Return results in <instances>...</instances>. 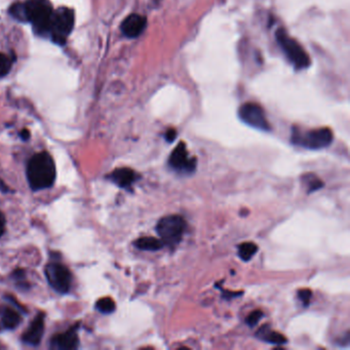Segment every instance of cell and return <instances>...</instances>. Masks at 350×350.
I'll use <instances>...</instances> for the list:
<instances>
[{"label":"cell","instance_id":"cell-1","mask_svg":"<svg viewBox=\"0 0 350 350\" xmlns=\"http://www.w3.org/2000/svg\"><path fill=\"white\" fill-rule=\"evenodd\" d=\"M27 181L33 191L49 188L56 181V165L47 152L33 155L27 165Z\"/></svg>","mask_w":350,"mask_h":350},{"label":"cell","instance_id":"cell-2","mask_svg":"<svg viewBox=\"0 0 350 350\" xmlns=\"http://www.w3.org/2000/svg\"><path fill=\"white\" fill-rule=\"evenodd\" d=\"M25 8L27 21L32 23L36 33L41 35L49 33L53 10L48 0H29Z\"/></svg>","mask_w":350,"mask_h":350},{"label":"cell","instance_id":"cell-3","mask_svg":"<svg viewBox=\"0 0 350 350\" xmlns=\"http://www.w3.org/2000/svg\"><path fill=\"white\" fill-rule=\"evenodd\" d=\"M277 43L282 48L289 62L298 70L306 69L310 65V58L302 45L290 37L284 29H279L275 34Z\"/></svg>","mask_w":350,"mask_h":350},{"label":"cell","instance_id":"cell-4","mask_svg":"<svg viewBox=\"0 0 350 350\" xmlns=\"http://www.w3.org/2000/svg\"><path fill=\"white\" fill-rule=\"evenodd\" d=\"M333 132L328 127L301 131L294 128L292 133V143L306 149L318 150L330 146L333 142Z\"/></svg>","mask_w":350,"mask_h":350},{"label":"cell","instance_id":"cell-5","mask_svg":"<svg viewBox=\"0 0 350 350\" xmlns=\"http://www.w3.org/2000/svg\"><path fill=\"white\" fill-rule=\"evenodd\" d=\"M74 12L71 9L61 8L52 12L49 33L53 42L64 44L74 26Z\"/></svg>","mask_w":350,"mask_h":350},{"label":"cell","instance_id":"cell-6","mask_svg":"<svg viewBox=\"0 0 350 350\" xmlns=\"http://www.w3.org/2000/svg\"><path fill=\"white\" fill-rule=\"evenodd\" d=\"M186 223L181 216L170 215L161 218L156 225V232L164 245L175 247L181 241Z\"/></svg>","mask_w":350,"mask_h":350},{"label":"cell","instance_id":"cell-7","mask_svg":"<svg viewBox=\"0 0 350 350\" xmlns=\"http://www.w3.org/2000/svg\"><path fill=\"white\" fill-rule=\"evenodd\" d=\"M45 276L49 286L60 294H67L72 285V274L61 263H49L45 267Z\"/></svg>","mask_w":350,"mask_h":350},{"label":"cell","instance_id":"cell-8","mask_svg":"<svg viewBox=\"0 0 350 350\" xmlns=\"http://www.w3.org/2000/svg\"><path fill=\"white\" fill-rule=\"evenodd\" d=\"M238 115L241 121L249 126L263 131L270 130V124L263 108L256 103H246L241 105L238 110Z\"/></svg>","mask_w":350,"mask_h":350},{"label":"cell","instance_id":"cell-9","mask_svg":"<svg viewBox=\"0 0 350 350\" xmlns=\"http://www.w3.org/2000/svg\"><path fill=\"white\" fill-rule=\"evenodd\" d=\"M170 167L181 173H193L196 168V159L190 157L186 148V145L181 142L172 152L169 158Z\"/></svg>","mask_w":350,"mask_h":350},{"label":"cell","instance_id":"cell-10","mask_svg":"<svg viewBox=\"0 0 350 350\" xmlns=\"http://www.w3.org/2000/svg\"><path fill=\"white\" fill-rule=\"evenodd\" d=\"M79 324L73 325L71 328L64 333L57 334L50 339V347L58 350H70L76 349L79 345L78 338Z\"/></svg>","mask_w":350,"mask_h":350},{"label":"cell","instance_id":"cell-11","mask_svg":"<svg viewBox=\"0 0 350 350\" xmlns=\"http://www.w3.org/2000/svg\"><path fill=\"white\" fill-rule=\"evenodd\" d=\"M44 333V313L40 312L32 320L29 328L24 332L22 341L30 346H37L40 344Z\"/></svg>","mask_w":350,"mask_h":350},{"label":"cell","instance_id":"cell-12","mask_svg":"<svg viewBox=\"0 0 350 350\" xmlns=\"http://www.w3.org/2000/svg\"><path fill=\"white\" fill-rule=\"evenodd\" d=\"M147 25V19L144 16L131 14L125 18L121 24V31L128 38H136L141 35Z\"/></svg>","mask_w":350,"mask_h":350},{"label":"cell","instance_id":"cell-13","mask_svg":"<svg viewBox=\"0 0 350 350\" xmlns=\"http://www.w3.org/2000/svg\"><path fill=\"white\" fill-rule=\"evenodd\" d=\"M108 178L118 187L128 188L138 180L139 177H138V174L131 169L122 168V169H116L115 171H113L109 175Z\"/></svg>","mask_w":350,"mask_h":350},{"label":"cell","instance_id":"cell-14","mask_svg":"<svg viewBox=\"0 0 350 350\" xmlns=\"http://www.w3.org/2000/svg\"><path fill=\"white\" fill-rule=\"evenodd\" d=\"M257 338H259L262 341H265L270 344L274 345H283L287 343V338L283 336L281 333H277L273 330H271L268 326H263L258 332H257Z\"/></svg>","mask_w":350,"mask_h":350},{"label":"cell","instance_id":"cell-15","mask_svg":"<svg viewBox=\"0 0 350 350\" xmlns=\"http://www.w3.org/2000/svg\"><path fill=\"white\" fill-rule=\"evenodd\" d=\"M22 321V317L18 311L12 308H5L2 316V327L5 330H14Z\"/></svg>","mask_w":350,"mask_h":350},{"label":"cell","instance_id":"cell-16","mask_svg":"<svg viewBox=\"0 0 350 350\" xmlns=\"http://www.w3.org/2000/svg\"><path fill=\"white\" fill-rule=\"evenodd\" d=\"M133 245L139 250L150 251V252L158 251L164 247L163 241L155 238V237H141V238L137 239L133 243Z\"/></svg>","mask_w":350,"mask_h":350},{"label":"cell","instance_id":"cell-17","mask_svg":"<svg viewBox=\"0 0 350 350\" xmlns=\"http://www.w3.org/2000/svg\"><path fill=\"white\" fill-rule=\"evenodd\" d=\"M257 251L258 247L254 243H244L238 246V256L243 261L251 260Z\"/></svg>","mask_w":350,"mask_h":350},{"label":"cell","instance_id":"cell-18","mask_svg":"<svg viewBox=\"0 0 350 350\" xmlns=\"http://www.w3.org/2000/svg\"><path fill=\"white\" fill-rule=\"evenodd\" d=\"M96 308L104 314H110L115 310V303L111 298H102L97 301Z\"/></svg>","mask_w":350,"mask_h":350},{"label":"cell","instance_id":"cell-19","mask_svg":"<svg viewBox=\"0 0 350 350\" xmlns=\"http://www.w3.org/2000/svg\"><path fill=\"white\" fill-rule=\"evenodd\" d=\"M10 12H11L12 16L15 17L17 20L22 21V22H26L27 21L25 4H16V5H14L11 8Z\"/></svg>","mask_w":350,"mask_h":350},{"label":"cell","instance_id":"cell-20","mask_svg":"<svg viewBox=\"0 0 350 350\" xmlns=\"http://www.w3.org/2000/svg\"><path fill=\"white\" fill-rule=\"evenodd\" d=\"M12 67V60L5 53L0 52V76L7 75Z\"/></svg>","mask_w":350,"mask_h":350},{"label":"cell","instance_id":"cell-21","mask_svg":"<svg viewBox=\"0 0 350 350\" xmlns=\"http://www.w3.org/2000/svg\"><path fill=\"white\" fill-rule=\"evenodd\" d=\"M308 178H306L307 180V186H308V192L311 193L313 191H316L318 189H320L324 186V183L316 177H312V175H307Z\"/></svg>","mask_w":350,"mask_h":350},{"label":"cell","instance_id":"cell-22","mask_svg":"<svg viewBox=\"0 0 350 350\" xmlns=\"http://www.w3.org/2000/svg\"><path fill=\"white\" fill-rule=\"evenodd\" d=\"M262 316H263V312L260 310H256L249 315V317L247 318V324L250 327H254L259 322V320L261 319Z\"/></svg>","mask_w":350,"mask_h":350},{"label":"cell","instance_id":"cell-23","mask_svg":"<svg viewBox=\"0 0 350 350\" xmlns=\"http://www.w3.org/2000/svg\"><path fill=\"white\" fill-rule=\"evenodd\" d=\"M311 291L310 290H301L298 293V296L300 298V300L302 301V303L304 304V306H308L310 303V298H311Z\"/></svg>","mask_w":350,"mask_h":350},{"label":"cell","instance_id":"cell-24","mask_svg":"<svg viewBox=\"0 0 350 350\" xmlns=\"http://www.w3.org/2000/svg\"><path fill=\"white\" fill-rule=\"evenodd\" d=\"M176 137H177V131H176V129H174V128L168 129L167 132H166V134H165V138H166V140H167V142H169V143L174 142V141H175V139H176Z\"/></svg>","mask_w":350,"mask_h":350},{"label":"cell","instance_id":"cell-25","mask_svg":"<svg viewBox=\"0 0 350 350\" xmlns=\"http://www.w3.org/2000/svg\"><path fill=\"white\" fill-rule=\"evenodd\" d=\"M5 232H6V217L2 212H0V237L4 235Z\"/></svg>","mask_w":350,"mask_h":350},{"label":"cell","instance_id":"cell-26","mask_svg":"<svg viewBox=\"0 0 350 350\" xmlns=\"http://www.w3.org/2000/svg\"><path fill=\"white\" fill-rule=\"evenodd\" d=\"M20 136H21L22 140H24V141H27V140H29V138H30V131L28 129H23L20 132Z\"/></svg>","mask_w":350,"mask_h":350},{"label":"cell","instance_id":"cell-27","mask_svg":"<svg viewBox=\"0 0 350 350\" xmlns=\"http://www.w3.org/2000/svg\"><path fill=\"white\" fill-rule=\"evenodd\" d=\"M0 190H3V191H7L8 190V187L3 183V181H0Z\"/></svg>","mask_w":350,"mask_h":350}]
</instances>
